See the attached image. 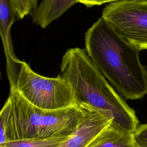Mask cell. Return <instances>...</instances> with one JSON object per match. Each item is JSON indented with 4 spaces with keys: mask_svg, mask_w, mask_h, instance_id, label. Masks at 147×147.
Instances as JSON below:
<instances>
[{
    "mask_svg": "<svg viewBox=\"0 0 147 147\" xmlns=\"http://www.w3.org/2000/svg\"><path fill=\"white\" fill-rule=\"evenodd\" d=\"M101 17L129 44L140 51L147 49V0L109 3Z\"/></svg>",
    "mask_w": 147,
    "mask_h": 147,
    "instance_id": "5b68a950",
    "label": "cell"
},
{
    "mask_svg": "<svg viewBox=\"0 0 147 147\" xmlns=\"http://www.w3.org/2000/svg\"><path fill=\"white\" fill-rule=\"evenodd\" d=\"M119 1L123 0H79L78 2L83 4L87 7H91L94 6H99L104 3H109Z\"/></svg>",
    "mask_w": 147,
    "mask_h": 147,
    "instance_id": "5bb4252c",
    "label": "cell"
},
{
    "mask_svg": "<svg viewBox=\"0 0 147 147\" xmlns=\"http://www.w3.org/2000/svg\"><path fill=\"white\" fill-rule=\"evenodd\" d=\"M60 75L69 84L75 105L105 114L114 126L133 134L138 123L134 110L109 83L86 49H68L62 58Z\"/></svg>",
    "mask_w": 147,
    "mask_h": 147,
    "instance_id": "7a4b0ae2",
    "label": "cell"
},
{
    "mask_svg": "<svg viewBox=\"0 0 147 147\" xmlns=\"http://www.w3.org/2000/svg\"><path fill=\"white\" fill-rule=\"evenodd\" d=\"M9 98L18 139L68 137L74 132L84 115L81 106L52 110L38 108L14 89L10 90Z\"/></svg>",
    "mask_w": 147,
    "mask_h": 147,
    "instance_id": "3957f363",
    "label": "cell"
},
{
    "mask_svg": "<svg viewBox=\"0 0 147 147\" xmlns=\"http://www.w3.org/2000/svg\"><path fill=\"white\" fill-rule=\"evenodd\" d=\"M79 0H42L30 14L34 23L42 28L59 18Z\"/></svg>",
    "mask_w": 147,
    "mask_h": 147,
    "instance_id": "ba28073f",
    "label": "cell"
},
{
    "mask_svg": "<svg viewBox=\"0 0 147 147\" xmlns=\"http://www.w3.org/2000/svg\"><path fill=\"white\" fill-rule=\"evenodd\" d=\"M16 90L32 105L45 110H59L75 106L67 80L59 75L56 78L41 76L21 61L15 85Z\"/></svg>",
    "mask_w": 147,
    "mask_h": 147,
    "instance_id": "277c9868",
    "label": "cell"
},
{
    "mask_svg": "<svg viewBox=\"0 0 147 147\" xmlns=\"http://www.w3.org/2000/svg\"><path fill=\"white\" fill-rule=\"evenodd\" d=\"M18 140L11 102L8 97L0 111V145Z\"/></svg>",
    "mask_w": 147,
    "mask_h": 147,
    "instance_id": "30bf717a",
    "label": "cell"
},
{
    "mask_svg": "<svg viewBox=\"0 0 147 147\" xmlns=\"http://www.w3.org/2000/svg\"><path fill=\"white\" fill-rule=\"evenodd\" d=\"M68 137L49 139H18L0 145V147H59Z\"/></svg>",
    "mask_w": 147,
    "mask_h": 147,
    "instance_id": "8fae6325",
    "label": "cell"
},
{
    "mask_svg": "<svg viewBox=\"0 0 147 147\" xmlns=\"http://www.w3.org/2000/svg\"><path fill=\"white\" fill-rule=\"evenodd\" d=\"M18 20L11 0H0V36L6 57V72L10 88L15 85L21 63L14 53L11 36V26Z\"/></svg>",
    "mask_w": 147,
    "mask_h": 147,
    "instance_id": "8992f818",
    "label": "cell"
},
{
    "mask_svg": "<svg viewBox=\"0 0 147 147\" xmlns=\"http://www.w3.org/2000/svg\"><path fill=\"white\" fill-rule=\"evenodd\" d=\"M11 2L18 20L31 14L37 7V0H11Z\"/></svg>",
    "mask_w": 147,
    "mask_h": 147,
    "instance_id": "7c38bea8",
    "label": "cell"
},
{
    "mask_svg": "<svg viewBox=\"0 0 147 147\" xmlns=\"http://www.w3.org/2000/svg\"><path fill=\"white\" fill-rule=\"evenodd\" d=\"M133 137L136 147H147V123L138 126Z\"/></svg>",
    "mask_w": 147,
    "mask_h": 147,
    "instance_id": "4fadbf2b",
    "label": "cell"
},
{
    "mask_svg": "<svg viewBox=\"0 0 147 147\" xmlns=\"http://www.w3.org/2000/svg\"><path fill=\"white\" fill-rule=\"evenodd\" d=\"M86 49L105 78L126 99L147 94V68L140 51L129 44L102 17L85 34Z\"/></svg>",
    "mask_w": 147,
    "mask_h": 147,
    "instance_id": "6da1fadb",
    "label": "cell"
},
{
    "mask_svg": "<svg viewBox=\"0 0 147 147\" xmlns=\"http://www.w3.org/2000/svg\"><path fill=\"white\" fill-rule=\"evenodd\" d=\"M2 72H1V71L0 69V82L2 80Z\"/></svg>",
    "mask_w": 147,
    "mask_h": 147,
    "instance_id": "9a60e30c",
    "label": "cell"
},
{
    "mask_svg": "<svg viewBox=\"0 0 147 147\" xmlns=\"http://www.w3.org/2000/svg\"><path fill=\"white\" fill-rule=\"evenodd\" d=\"M84 115L74 132L59 147H87L111 120L105 114L83 106Z\"/></svg>",
    "mask_w": 147,
    "mask_h": 147,
    "instance_id": "52a82bcc",
    "label": "cell"
},
{
    "mask_svg": "<svg viewBox=\"0 0 147 147\" xmlns=\"http://www.w3.org/2000/svg\"><path fill=\"white\" fill-rule=\"evenodd\" d=\"M87 147H136L133 134L119 129L111 123Z\"/></svg>",
    "mask_w": 147,
    "mask_h": 147,
    "instance_id": "9c48e42d",
    "label": "cell"
}]
</instances>
